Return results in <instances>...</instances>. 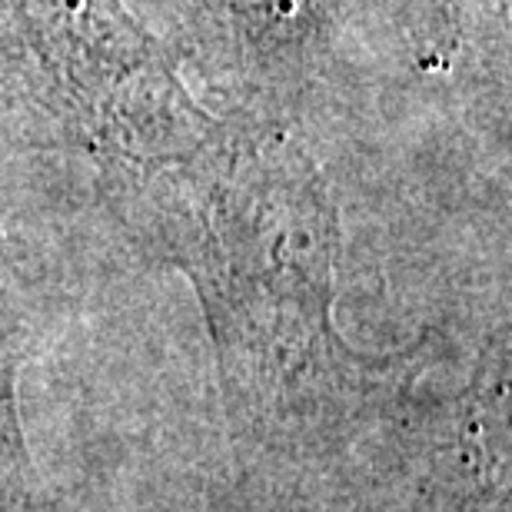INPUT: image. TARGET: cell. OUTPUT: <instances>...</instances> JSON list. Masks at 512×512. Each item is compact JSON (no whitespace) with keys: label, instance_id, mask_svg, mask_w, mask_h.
<instances>
[{"label":"cell","instance_id":"cell-1","mask_svg":"<svg viewBox=\"0 0 512 512\" xmlns=\"http://www.w3.org/2000/svg\"><path fill=\"white\" fill-rule=\"evenodd\" d=\"M167 247L203 293L230 403L256 426L340 416L393 366L333 330L336 223L310 180L213 190L167 220Z\"/></svg>","mask_w":512,"mask_h":512},{"label":"cell","instance_id":"cell-2","mask_svg":"<svg viewBox=\"0 0 512 512\" xmlns=\"http://www.w3.org/2000/svg\"><path fill=\"white\" fill-rule=\"evenodd\" d=\"M30 483H34V466H30L17 416L14 363L0 346V496H20Z\"/></svg>","mask_w":512,"mask_h":512}]
</instances>
